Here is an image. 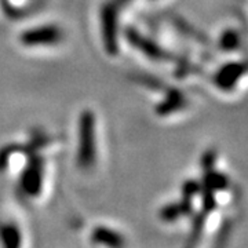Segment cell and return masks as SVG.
<instances>
[{"instance_id": "6", "label": "cell", "mask_w": 248, "mask_h": 248, "mask_svg": "<svg viewBox=\"0 0 248 248\" xmlns=\"http://www.w3.org/2000/svg\"><path fill=\"white\" fill-rule=\"evenodd\" d=\"M127 40H128L135 48H138L141 53H143L146 57H149L152 60L163 61V60H167V58H169V54L166 53L164 48H161L157 43H155L151 39L142 36L141 33H138V32L134 31V29H130V31L127 32Z\"/></svg>"}, {"instance_id": "9", "label": "cell", "mask_w": 248, "mask_h": 248, "mask_svg": "<svg viewBox=\"0 0 248 248\" xmlns=\"http://www.w3.org/2000/svg\"><path fill=\"white\" fill-rule=\"evenodd\" d=\"M0 240L1 244L7 248H17L21 246V231L14 223H3L0 226Z\"/></svg>"}, {"instance_id": "3", "label": "cell", "mask_w": 248, "mask_h": 248, "mask_svg": "<svg viewBox=\"0 0 248 248\" xmlns=\"http://www.w3.org/2000/svg\"><path fill=\"white\" fill-rule=\"evenodd\" d=\"M45 179V160L37 153H32L19 175V187L28 197H37L43 189Z\"/></svg>"}, {"instance_id": "7", "label": "cell", "mask_w": 248, "mask_h": 248, "mask_svg": "<svg viewBox=\"0 0 248 248\" xmlns=\"http://www.w3.org/2000/svg\"><path fill=\"white\" fill-rule=\"evenodd\" d=\"M185 97L179 90H169L164 99L156 107V113L160 116H164L178 112L185 107Z\"/></svg>"}, {"instance_id": "10", "label": "cell", "mask_w": 248, "mask_h": 248, "mask_svg": "<svg viewBox=\"0 0 248 248\" xmlns=\"http://www.w3.org/2000/svg\"><path fill=\"white\" fill-rule=\"evenodd\" d=\"M219 47L222 51L232 53L240 47V35L234 29H226L219 36Z\"/></svg>"}, {"instance_id": "5", "label": "cell", "mask_w": 248, "mask_h": 248, "mask_svg": "<svg viewBox=\"0 0 248 248\" xmlns=\"http://www.w3.org/2000/svg\"><path fill=\"white\" fill-rule=\"evenodd\" d=\"M248 75V68L243 62H229L222 65L214 76V84L225 93L234 90Z\"/></svg>"}, {"instance_id": "8", "label": "cell", "mask_w": 248, "mask_h": 248, "mask_svg": "<svg viewBox=\"0 0 248 248\" xmlns=\"http://www.w3.org/2000/svg\"><path fill=\"white\" fill-rule=\"evenodd\" d=\"M91 241L94 244L108 246V247H120L124 244L123 236L113 229L105 226H98L91 233Z\"/></svg>"}, {"instance_id": "1", "label": "cell", "mask_w": 248, "mask_h": 248, "mask_svg": "<svg viewBox=\"0 0 248 248\" xmlns=\"http://www.w3.org/2000/svg\"><path fill=\"white\" fill-rule=\"evenodd\" d=\"M95 115L93 110L84 109L79 116L78 127V151L76 164L80 170H91L97 163V140H95Z\"/></svg>"}, {"instance_id": "2", "label": "cell", "mask_w": 248, "mask_h": 248, "mask_svg": "<svg viewBox=\"0 0 248 248\" xmlns=\"http://www.w3.org/2000/svg\"><path fill=\"white\" fill-rule=\"evenodd\" d=\"M120 7L113 0H107L99 10L102 43L109 55L119 51V13Z\"/></svg>"}, {"instance_id": "4", "label": "cell", "mask_w": 248, "mask_h": 248, "mask_svg": "<svg viewBox=\"0 0 248 248\" xmlns=\"http://www.w3.org/2000/svg\"><path fill=\"white\" fill-rule=\"evenodd\" d=\"M18 39L25 47H47L60 45L63 40V32L57 25H40L21 32Z\"/></svg>"}]
</instances>
